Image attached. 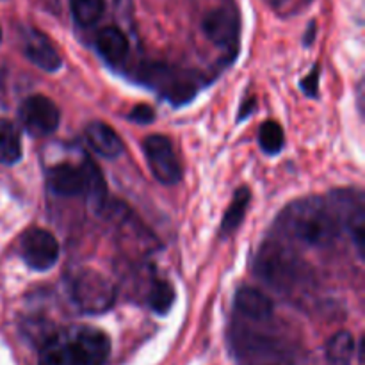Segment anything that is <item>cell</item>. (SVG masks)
Masks as SVG:
<instances>
[{
  "label": "cell",
  "instance_id": "7402d4cb",
  "mask_svg": "<svg viewBox=\"0 0 365 365\" xmlns=\"http://www.w3.org/2000/svg\"><path fill=\"white\" fill-rule=\"evenodd\" d=\"M285 135L284 128H282L280 123L269 120L266 123L260 125L259 130V145L267 155H274V153H280L282 148H284Z\"/></svg>",
  "mask_w": 365,
  "mask_h": 365
},
{
  "label": "cell",
  "instance_id": "ac0fdd59",
  "mask_svg": "<svg viewBox=\"0 0 365 365\" xmlns=\"http://www.w3.org/2000/svg\"><path fill=\"white\" fill-rule=\"evenodd\" d=\"M250 200H252V195H250L248 187H241L235 191L234 200H232L230 207L225 212L223 221H221V237H228V235L234 234L239 228V225L245 220L246 209L250 205Z\"/></svg>",
  "mask_w": 365,
  "mask_h": 365
},
{
  "label": "cell",
  "instance_id": "cb8c5ba5",
  "mask_svg": "<svg viewBox=\"0 0 365 365\" xmlns=\"http://www.w3.org/2000/svg\"><path fill=\"white\" fill-rule=\"evenodd\" d=\"M153 118H155V113H153L152 107L145 106V103L134 107V109H132V113L128 114V120L135 121V123H141V125L152 123Z\"/></svg>",
  "mask_w": 365,
  "mask_h": 365
},
{
  "label": "cell",
  "instance_id": "7a4b0ae2",
  "mask_svg": "<svg viewBox=\"0 0 365 365\" xmlns=\"http://www.w3.org/2000/svg\"><path fill=\"white\" fill-rule=\"evenodd\" d=\"M282 234L302 245L324 248L339 235V221L323 198H302L287 205L278 220Z\"/></svg>",
  "mask_w": 365,
  "mask_h": 365
},
{
  "label": "cell",
  "instance_id": "277c9868",
  "mask_svg": "<svg viewBox=\"0 0 365 365\" xmlns=\"http://www.w3.org/2000/svg\"><path fill=\"white\" fill-rule=\"evenodd\" d=\"M116 287L106 274L82 269L71 284V299L84 314H103L116 302Z\"/></svg>",
  "mask_w": 365,
  "mask_h": 365
},
{
  "label": "cell",
  "instance_id": "52a82bcc",
  "mask_svg": "<svg viewBox=\"0 0 365 365\" xmlns=\"http://www.w3.org/2000/svg\"><path fill=\"white\" fill-rule=\"evenodd\" d=\"M145 157L148 160L150 171L153 177L164 185H175L182 178L180 164H178L177 153L173 145L166 135L153 134L145 139Z\"/></svg>",
  "mask_w": 365,
  "mask_h": 365
},
{
  "label": "cell",
  "instance_id": "8992f818",
  "mask_svg": "<svg viewBox=\"0 0 365 365\" xmlns=\"http://www.w3.org/2000/svg\"><path fill=\"white\" fill-rule=\"evenodd\" d=\"M328 205L334 210L339 227H344L351 235L359 255H364L365 242V209L362 192L359 191H334L328 198Z\"/></svg>",
  "mask_w": 365,
  "mask_h": 365
},
{
  "label": "cell",
  "instance_id": "3957f363",
  "mask_svg": "<svg viewBox=\"0 0 365 365\" xmlns=\"http://www.w3.org/2000/svg\"><path fill=\"white\" fill-rule=\"evenodd\" d=\"M305 266L289 250L278 245H266L255 260L257 277L274 289H291L302 278Z\"/></svg>",
  "mask_w": 365,
  "mask_h": 365
},
{
  "label": "cell",
  "instance_id": "9a60e30c",
  "mask_svg": "<svg viewBox=\"0 0 365 365\" xmlns=\"http://www.w3.org/2000/svg\"><path fill=\"white\" fill-rule=\"evenodd\" d=\"M96 50L109 64H121L128 53V39L118 27H106L96 36Z\"/></svg>",
  "mask_w": 365,
  "mask_h": 365
},
{
  "label": "cell",
  "instance_id": "9c48e42d",
  "mask_svg": "<svg viewBox=\"0 0 365 365\" xmlns=\"http://www.w3.org/2000/svg\"><path fill=\"white\" fill-rule=\"evenodd\" d=\"M21 257L34 271H48L59 259V242L43 228H29L21 235Z\"/></svg>",
  "mask_w": 365,
  "mask_h": 365
},
{
  "label": "cell",
  "instance_id": "5bb4252c",
  "mask_svg": "<svg viewBox=\"0 0 365 365\" xmlns=\"http://www.w3.org/2000/svg\"><path fill=\"white\" fill-rule=\"evenodd\" d=\"M235 309L253 321H266L273 316V302L255 287L239 289L235 294Z\"/></svg>",
  "mask_w": 365,
  "mask_h": 365
},
{
  "label": "cell",
  "instance_id": "e0dca14e",
  "mask_svg": "<svg viewBox=\"0 0 365 365\" xmlns=\"http://www.w3.org/2000/svg\"><path fill=\"white\" fill-rule=\"evenodd\" d=\"M21 159V141L16 125L9 120H0V163L13 166Z\"/></svg>",
  "mask_w": 365,
  "mask_h": 365
},
{
  "label": "cell",
  "instance_id": "2e32d148",
  "mask_svg": "<svg viewBox=\"0 0 365 365\" xmlns=\"http://www.w3.org/2000/svg\"><path fill=\"white\" fill-rule=\"evenodd\" d=\"M82 175H84V195L86 198L89 200L93 207L96 210H100L106 203V196H107V185L106 180H103L102 171L98 170L95 163H93L89 157H84L81 164Z\"/></svg>",
  "mask_w": 365,
  "mask_h": 365
},
{
  "label": "cell",
  "instance_id": "7c38bea8",
  "mask_svg": "<svg viewBox=\"0 0 365 365\" xmlns=\"http://www.w3.org/2000/svg\"><path fill=\"white\" fill-rule=\"evenodd\" d=\"M46 182L52 192L59 196L84 195V175L81 166L73 164H57L46 173Z\"/></svg>",
  "mask_w": 365,
  "mask_h": 365
},
{
  "label": "cell",
  "instance_id": "484cf974",
  "mask_svg": "<svg viewBox=\"0 0 365 365\" xmlns=\"http://www.w3.org/2000/svg\"><path fill=\"white\" fill-rule=\"evenodd\" d=\"M0 41H2V27H0Z\"/></svg>",
  "mask_w": 365,
  "mask_h": 365
},
{
  "label": "cell",
  "instance_id": "603a6c76",
  "mask_svg": "<svg viewBox=\"0 0 365 365\" xmlns=\"http://www.w3.org/2000/svg\"><path fill=\"white\" fill-rule=\"evenodd\" d=\"M319 64L314 66V70L310 71V75H307L305 78L302 81V89L307 96H312L316 98L317 93H319Z\"/></svg>",
  "mask_w": 365,
  "mask_h": 365
},
{
  "label": "cell",
  "instance_id": "d6986e66",
  "mask_svg": "<svg viewBox=\"0 0 365 365\" xmlns=\"http://www.w3.org/2000/svg\"><path fill=\"white\" fill-rule=\"evenodd\" d=\"M355 355V339L349 331H339L327 344V362L330 365H349Z\"/></svg>",
  "mask_w": 365,
  "mask_h": 365
},
{
  "label": "cell",
  "instance_id": "ba28073f",
  "mask_svg": "<svg viewBox=\"0 0 365 365\" xmlns=\"http://www.w3.org/2000/svg\"><path fill=\"white\" fill-rule=\"evenodd\" d=\"M20 120L29 134L45 138L57 130L61 114L52 100L43 95H32L20 106Z\"/></svg>",
  "mask_w": 365,
  "mask_h": 365
},
{
  "label": "cell",
  "instance_id": "ffe728a7",
  "mask_svg": "<svg viewBox=\"0 0 365 365\" xmlns=\"http://www.w3.org/2000/svg\"><path fill=\"white\" fill-rule=\"evenodd\" d=\"M70 9L78 25L91 27L102 18L106 0H70Z\"/></svg>",
  "mask_w": 365,
  "mask_h": 365
},
{
  "label": "cell",
  "instance_id": "6da1fadb",
  "mask_svg": "<svg viewBox=\"0 0 365 365\" xmlns=\"http://www.w3.org/2000/svg\"><path fill=\"white\" fill-rule=\"evenodd\" d=\"M110 342L102 330L70 327L52 331L39 349V365H103Z\"/></svg>",
  "mask_w": 365,
  "mask_h": 365
},
{
  "label": "cell",
  "instance_id": "30bf717a",
  "mask_svg": "<svg viewBox=\"0 0 365 365\" xmlns=\"http://www.w3.org/2000/svg\"><path fill=\"white\" fill-rule=\"evenodd\" d=\"M203 32L207 38L220 46L223 52L234 57L237 52V39H239V20L237 14L230 9H212L203 18Z\"/></svg>",
  "mask_w": 365,
  "mask_h": 365
},
{
  "label": "cell",
  "instance_id": "d4e9b609",
  "mask_svg": "<svg viewBox=\"0 0 365 365\" xmlns=\"http://www.w3.org/2000/svg\"><path fill=\"white\" fill-rule=\"evenodd\" d=\"M266 2L269 4L271 7H277V9H280V7H284L289 0H266Z\"/></svg>",
  "mask_w": 365,
  "mask_h": 365
},
{
  "label": "cell",
  "instance_id": "4fadbf2b",
  "mask_svg": "<svg viewBox=\"0 0 365 365\" xmlns=\"http://www.w3.org/2000/svg\"><path fill=\"white\" fill-rule=\"evenodd\" d=\"M86 141L98 155L106 157V159H116L123 152V143H121L120 135L114 132V128L102 123V121H95V123L88 125Z\"/></svg>",
  "mask_w": 365,
  "mask_h": 365
},
{
  "label": "cell",
  "instance_id": "5b68a950",
  "mask_svg": "<svg viewBox=\"0 0 365 365\" xmlns=\"http://www.w3.org/2000/svg\"><path fill=\"white\" fill-rule=\"evenodd\" d=\"M139 78L157 89L164 98L170 100L175 106L189 102L198 91V81L195 73L189 71H177L166 64L150 63L143 66Z\"/></svg>",
  "mask_w": 365,
  "mask_h": 365
},
{
  "label": "cell",
  "instance_id": "8fae6325",
  "mask_svg": "<svg viewBox=\"0 0 365 365\" xmlns=\"http://www.w3.org/2000/svg\"><path fill=\"white\" fill-rule=\"evenodd\" d=\"M24 53L34 66L41 68L43 71H57L63 64L59 52L52 45L43 32L36 29H29L24 36Z\"/></svg>",
  "mask_w": 365,
  "mask_h": 365
},
{
  "label": "cell",
  "instance_id": "44dd1931",
  "mask_svg": "<svg viewBox=\"0 0 365 365\" xmlns=\"http://www.w3.org/2000/svg\"><path fill=\"white\" fill-rule=\"evenodd\" d=\"M175 303V289L170 282L166 280H153L152 287L148 292V305L155 314L170 312V309Z\"/></svg>",
  "mask_w": 365,
  "mask_h": 365
}]
</instances>
